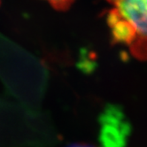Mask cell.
<instances>
[{
    "mask_svg": "<svg viewBox=\"0 0 147 147\" xmlns=\"http://www.w3.org/2000/svg\"><path fill=\"white\" fill-rule=\"evenodd\" d=\"M110 12L129 27L134 36L129 47L138 59H147V0H107Z\"/></svg>",
    "mask_w": 147,
    "mask_h": 147,
    "instance_id": "6da1fadb",
    "label": "cell"
},
{
    "mask_svg": "<svg viewBox=\"0 0 147 147\" xmlns=\"http://www.w3.org/2000/svg\"><path fill=\"white\" fill-rule=\"evenodd\" d=\"M100 147H126L130 134V123L122 109L108 105L99 117Z\"/></svg>",
    "mask_w": 147,
    "mask_h": 147,
    "instance_id": "7a4b0ae2",
    "label": "cell"
},
{
    "mask_svg": "<svg viewBox=\"0 0 147 147\" xmlns=\"http://www.w3.org/2000/svg\"><path fill=\"white\" fill-rule=\"evenodd\" d=\"M46 1L56 10L65 11L67 10L76 0H46Z\"/></svg>",
    "mask_w": 147,
    "mask_h": 147,
    "instance_id": "3957f363",
    "label": "cell"
},
{
    "mask_svg": "<svg viewBox=\"0 0 147 147\" xmlns=\"http://www.w3.org/2000/svg\"><path fill=\"white\" fill-rule=\"evenodd\" d=\"M67 147H94V146L86 144H71Z\"/></svg>",
    "mask_w": 147,
    "mask_h": 147,
    "instance_id": "277c9868",
    "label": "cell"
}]
</instances>
